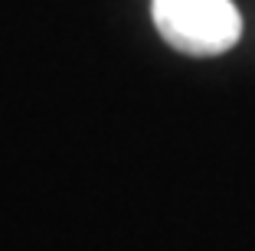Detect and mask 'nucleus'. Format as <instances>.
Masks as SVG:
<instances>
[{"label":"nucleus","mask_w":255,"mask_h":251,"mask_svg":"<svg viewBox=\"0 0 255 251\" xmlns=\"http://www.w3.org/2000/svg\"><path fill=\"white\" fill-rule=\"evenodd\" d=\"M154 23L173 49L190 56H219L242 33V16L229 0H154Z\"/></svg>","instance_id":"f257e3e1"}]
</instances>
